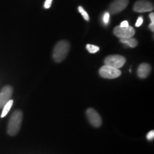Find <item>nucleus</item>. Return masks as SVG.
Returning <instances> with one entry per match:
<instances>
[{
  "mask_svg": "<svg viewBox=\"0 0 154 154\" xmlns=\"http://www.w3.org/2000/svg\"><path fill=\"white\" fill-rule=\"evenodd\" d=\"M69 49L70 44L66 40H61L56 44L53 50V59L56 62L60 63L64 60L67 57Z\"/></svg>",
  "mask_w": 154,
  "mask_h": 154,
  "instance_id": "obj_1",
  "label": "nucleus"
},
{
  "mask_svg": "<svg viewBox=\"0 0 154 154\" xmlns=\"http://www.w3.org/2000/svg\"><path fill=\"white\" fill-rule=\"evenodd\" d=\"M23 119V114L21 111H15L11 116L7 128V133L11 136H16L20 130Z\"/></svg>",
  "mask_w": 154,
  "mask_h": 154,
  "instance_id": "obj_2",
  "label": "nucleus"
},
{
  "mask_svg": "<svg viewBox=\"0 0 154 154\" xmlns=\"http://www.w3.org/2000/svg\"><path fill=\"white\" fill-rule=\"evenodd\" d=\"M126 63V59L120 55H110L104 59V63L106 66L115 69H120Z\"/></svg>",
  "mask_w": 154,
  "mask_h": 154,
  "instance_id": "obj_3",
  "label": "nucleus"
},
{
  "mask_svg": "<svg viewBox=\"0 0 154 154\" xmlns=\"http://www.w3.org/2000/svg\"><path fill=\"white\" fill-rule=\"evenodd\" d=\"M99 74L100 76L104 79H116L120 76L121 72L119 69H115L104 65L99 69Z\"/></svg>",
  "mask_w": 154,
  "mask_h": 154,
  "instance_id": "obj_4",
  "label": "nucleus"
},
{
  "mask_svg": "<svg viewBox=\"0 0 154 154\" xmlns=\"http://www.w3.org/2000/svg\"><path fill=\"white\" fill-rule=\"evenodd\" d=\"M135 33H136V31L134 28L130 26L128 27H121L120 26H117L113 29V34L121 39L131 38L134 36Z\"/></svg>",
  "mask_w": 154,
  "mask_h": 154,
  "instance_id": "obj_5",
  "label": "nucleus"
},
{
  "mask_svg": "<svg viewBox=\"0 0 154 154\" xmlns=\"http://www.w3.org/2000/svg\"><path fill=\"white\" fill-rule=\"evenodd\" d=\"M86 116L88 121L90 122L94 127H100L102 124V119L101 116L99 114V113L96 111L94 109L89 108L86 110Z\"/></svg>",
  "mask_w": 154,
  "mask_h": 154,
  "instance_id": "obj_6",
  "label": "nucleus"
},
{
  "mask_svg": "<svg viewBox=\"0 0 154 154\" xmlns=\"http://www.w3.org/2000/svg\"><path fill=\"white\" fill-rule=\"evenodd\" d=\"M128 5V0H115L109 6L108 12L112 14H118L126 9Z\"/></svg>",
  "mask_w": 154,
  "mask_h": 154,
  "instance_id": "obj_7",
  "label": "nucleus"
},
{
  "mask_svg": "<svg viewBox=\"0 0 154 154\" xmlns=\"http://www.w3.org/2000/svg\"><path fill=\"white\" fill-rule=\"evenodd\" d=\"M133 9L136 12H147L153 10V5L149 1L139 0L134 4Z\"/></svg>",
  "mask_w": 154,
  "mask_h": 154,
  "instance_id": "obj_8",
  "label": "nucleus"
},
{
  "mask_svg": "<svg viewBox=\"0 0 154 154\" xmlns=\"http://www.w3.org/2000/svg\"><path fill=\"white\" fill-rule=\"evenodd\" d=\"M13 88L10 86H6L0 92V109L3 108L6 103L11 99Z\"/></svg>",
  "mask_w": 154,
  "mask_h": 154,
  "instance_id": "obj_9",
  "label": "nucleus"
},
{
  "mask_svg": "<svg viewBox=\"0 0 154 154\" xmlns=\"http://www.w3.org/2000/svg\"><path fill=\"white\" fill-rule=\"evenodd\" d=\"M151 71V67L149 63H143L140 64L138 66L137 70V74L139 78L141 79H146V77L149 76Z\"/></svg>",
  "mask_w": 154,
  "mask_h": 154,
  "instance_id": "obj_10",
  "label": "nucleus"
},
{
  "mask_svg": "<svg viewBox=\"0 0 154 154\" xmlns=\"http://www.w3.org/2000/svg\"><path fill=\"white\" fill-rule=\"evenodd\" d=\"M120 42L121 43L126 44L128 47L131 48H135L137 47L138 42L136 38H134L133 37L131 38H121L120 39Z\"/></svg>",
  "mask_w": 154,
  "mask_h": 154,
  "instance_id": "obj_11",
  "label": "nucleus"
},
{
  "mask_svg": "<svg viewBox=\"0 0 154 154\" xmlns=\"http://www.w3.org/2000/svg\"><path fill=\"white\" fill-rule=\"evenodd\" d=\"M13 103H14L13 100L10 99L8 102H7V103H6L5 106H3V111H2V114H1L2 118L5 117V116H7V113H9V111H10L11 106H12Z\"/></svg>",
  "mask_w": 154,
  "mask_h": 154,
  "instance_id": "obj_12",
  "label": "nucleus"
},
{
  "mask_svg": "<svg viewBox=\"0 0 154 154\" xmlns=\"http://www.w3.org/2000/svg\"><path fill=\"white\" fill-rule=\"evenodd\" d=\"M86 49L89 53L94 54L98 52L99 51L100 48L96 45H93V44H86Z\"/></svg>",
  "mask_w": 154,
  "mask_h": 154,
  "instance_id": "obj_13",
  "label": "nucleus"
},
{
  "mask_svg": "<svg viewBox=\"0 0 154 154\" xmlns=\"http://www.w3.org/2000/svg\"><path fill=\"white\" fill-rule=\"evenodd\" d=\"M78 9H79V11L81 14H82V17H84V19H85L86 21H89V16H88V13L86 12L85 10H84V9L82 7H81V6H79V7Z\"/></svg>",
  "mask_w": 154,
  "mask_h": 154,
  "instance_id": "obj_14",
  "label": "nucleus"
},
{
  "mask_svg": "<svg viewBox=\"0 0 154 154\" xmlns=\"http://www.w3.org/2000/svg\"><path fill=\"white\" fill-rule=\"evenodd\" d=\"M109 19H110V14H109L108 11H106V12L104 13V14H103V23H104L105 24H107L109 22Z\"/></svg>",
  "mask_w": 154,
  "mask_h": 154,
  "instance_id": "obj_15",
  "label": "nucleus"
},
{
  "mask_svg": "<svg viewBox=\"0 0 154 154\" xmlns=\"http://www.w3.org/2000/svg\"><path fill=\"white\" fill-rule=\"evenodd\" d=\"M143 17H138V19H137V21H136V27H139L140 26H141V24H143Z\"/></svg>",
  "mask_w": 154,
  "mask_h": 154,
  "instance_id": "obj_16",
  "label": "nucleus"
},
{
  "mask_svg": "<svg viewBox=\"0 0 154 154\" xmlns=\"http://www.w3.org/2000/svg\"><path fill=\"white\" fill-rule=\"evenodd\" d=\"M147 138H148V140H153V138H154V131H153V130L150 131L148 133Z\"/></svg>",
  "mask_w": 154,
  "mask_h": 154,
  "instance_id": "obj_17",
  "label": "nucleus"
},
{
  "mask_svg": "<svg viewBox=\"0 0 154 154\" xmlns=\"http://www.w3.org/2000/svg\"><path fill=\"white\" fill-rule=\"evenodd\" d=\"M53 0H46L45 3H44V8L49 9L51 7V3H52Z\"/></svg>",
  "mask_w": 154,
  "mask_h": 154,
  "instance_id": "obj_18",
  "label": "nucleus"
},
{
  "mask_svg": "<svg viewBox=\"0 0 154 154\" xmlns=\"http://www.w3.org/2000/svg\"><path fill=\"white\" fill-rule=\"evenodd\" d=\"M120 26L121 27H128V26H129L128 22H127V21H124V22H122L121 23Z\"/></svg>",
  "mask_w": 154,
  "mask_h": 154,
  "instance_id": "obj_19",
  "label": "nucleus"
},
{
  "mask_svg": "<svg viewBox=\"0 0 154 154\" xmlns=\"http://www.w3.org/2000/svg\"><path fill=\"white\" fill-rule=\"evenodd\" d=\"M149 29L151 31V32H154V23L153 22H151V24H149Z\"/></svg>",
  "mask_w": 154,
  "mask_h": 154,
  "instance_id": "obj_20",
  "label": "nucleus"
},
{
  "mask_svg": "<svg viewBox=\"0 0 154 154\" xmlns=\"http://www.w3.org/2000/svg\"><path fill=\"white\" fill-rule=\"evenodd\" d=\"M149 17H150V19H151V22L154 23V14H153V12H151V14H150Z\"/></svg>",
  "mask_w": 154,
  "mask_h": 154,
  "instance_id": "obj_21",
  "label": "nucleus"
}]
</instances>
